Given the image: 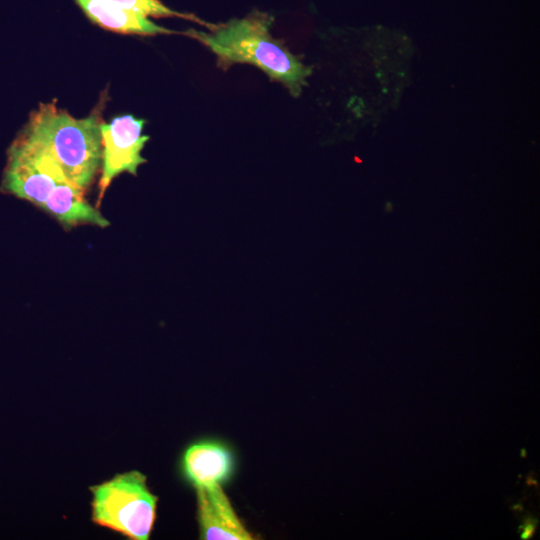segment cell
I'll use <instances>...</instances> for the list:
<instances>
[{"instance_id": "obj_1", "label": "cell", "mask_w": 540, "mask_h": 540, "mask_svg": "<svg viewBox=\"0 0 540 540\" xmlns=\"http://www.w3.org/2000/svg\"><path fill=\"white\" fill-rule=\"evenodd\" d=\"M1 188L40 207L66 228L109 225L99 209L87 202L84 191L72 184L52 157L22 131L8 150Z\"/></svg>"}, {"instance_id": "obj_2", "label": "cell", "mask_w": 540, "mask_h": 540, "mask_svg": "<svg viewBox=\"0 0 540 540\" xmlns=\"http://www.w3.org/2000/svg\"><path fill=\"white\" fill-rule=\"evenodd\" d=\"M272 22L269 14L255 11L244 18L213 25L209 32L189 29L183 34L208 47L220 68L227 69L236 63L254 65L296 97L307 84L311 68L272 36Z\"/></svg>"}, {"instance_id": "obj_3", "label": "cell", "mask_w": 540, "mask_h": 540, "mask_svg": "<svg viewBox=\"0 0 540 540\" xmlns=\"http://www.w3.org/2000/svg\"><path fill=\"white\" fill-rule=\"evenodd\" d=\"M100 124L98 116L76 119L55 103H42L22 132L52 157L72 184L85 191L101 166Z\"/></svg>"}, {"instance_id": "obj_4", "label": "cell", "mask_w": 540, "mask_h": 540, "mask_svg": "<svg viewBox=\"0 0 540 540\" xmlns=\"http://www.w3.org/2000/svg\"><path fill=\"white\" fill-rule=\"evenodd\" d=\"M146 476L133 470L90 487L92 521L132 540L150 538L158 497L147 486Z\"/></svg>"}, {"instance_id": "obj_5", "label": "cell", "mask_w": 540, "mask_h": 540, "mask_svg": "<svg viewBox=\"0 0 540 540\" xmlns=\"http://www.w3.org/2000/svg\"><path fill=\"white\" fill-rule=\"evenodd\" d=\"M145 121L133 115H122L109 123L101 122L102 160L99 195L96 207L118 175L128 172L136 175L138 167L146 162L141 152L149 140L143 135Z\"/></svg>"}, {"instance_id": "obj_6", "label": "cell", "mask_w": 540, "mask_h": 540, "mask_svg": "<svg viewBox=\"0 0 540 540\" xmlns=\"http://www.w3.org/2000/svg\"><path fill=\"white\" fill-rule=\"evenodd\" d=\"M235 467L232 451L216 440H201L190 444L183 452L180 471L195 489L222 485Z\"/></svg>"}, {"instance_id": "obj_7", "label": "cell", "mask_w": 540, "mask_h": 540, "mask_svg": "<svg viewBox=\"0 0 540 540\" xmlns=\"http://www.w3.org/2000/svg\"><path fill=\"white\" fill-rule=\"evenodd\" d=\"M196 493L200 539H255L237 516L221 485L198 488Z\"/></svg>"}, {"instance_id": "obj_8", "label": "cell", "mask_w": 540, "mask_h": 540, "mask_svg": "<svg viewBox=\"0 0 540 540\" xmlns=\"http://www.w3.org/2000/svg\"><path fill=\"white\" fill-rule=\"evenodd\" d=\"M85 15L100 27L117 33L136 35L173 34L148 17L123 9L105 0H75Z\"/></svg>"}, {"instance_id": "obj_9", "label": "cell", "mask_w": 540, "mask_h": 540, "mask_svg": "<svg viewBox=\"0 0 540 540\" xmlns=\"http://www.w3.org/2000/svg\"><path fill=\"white\" fill-rule=\"evenodd\" d=\"M123 9L142 14L146 17H182L193 20L210 28L212 25L203 22L193 15L182 14L165 6L160 0H105Z\"/></svg>"}, {"instance_id": "obj_10", "label": "cell", "mask_w": 540, "mask_h": 540, "mask_svg": "<svg viewBox=\"0 0 540 540\" xmlns=\"http://www.w3.org/2000/svg\"><path fill=\"white\" fill-rule=\"evenodd\" d=\"M538 520L530 515L523 519V523L519 526L520 538L522 540L531 539L536 531Z\"/></svg>"}]
</instances>
